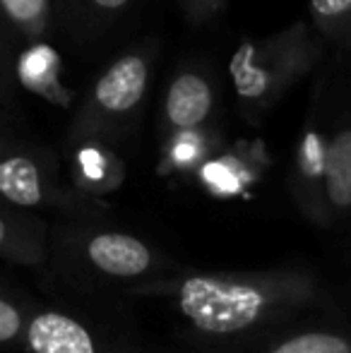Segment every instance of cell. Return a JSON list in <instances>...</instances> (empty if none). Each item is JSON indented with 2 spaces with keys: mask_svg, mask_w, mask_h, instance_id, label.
<instances>
[{
  "mask_svg": "<svg viewBox=\"0 0 351 353\" xmlns=\"http://www.w3.org/2000/svg\"><path fill=\"white\" fill-rule=\"evenodd\" d=\"M174 303L205 336H241L296 305V279L195 274L176 281Z\"/></svg>",
  "mask_w": 351,
  "mask_h": 353,
  "instance_id": "1",
  "label": "cell"
},
{
  "mask_svg": "<svg viewBox=\"0 0 351 353\" xmlns=\"http://www.w3.org/2000/svg\"><path fill=\"white\" fill-rule=\"evenodd\" d=\"M318 58L320 41L310 24L294 22L279 34L241 43L229 61V74L250 111H267L313 70Z\"/></svg>",
  "mask_w": 351,
  "mask_h": 353,
  "instance_id": "2",
  "label": "cell"
},
{
  "mask_svg": "<svg viewBox=\"0 0 351 353\" xmlns=\"http://www.w3.org/2000/svg\"><path fill=\"white\" fill-rule=\"evenodd\" d=\"M152 58L147 51H130L111 63L97 82L92 84L87 99L77 108L68 130L72 144L99 142L116 137L135 121L150 87Z\"/></svg>",
  "mask_w": 351,
  "mask_h": 353,
  "instance_id": "3",
  "label": "cell"
},
{
  "mask_svg": "<svg viewBox=\"0 0 351 353\" xmlns=\"http://www.w3.org/2000/svg\"><path fill=\"white\" fill-rule=\"evenodd\" d=\"M0 200L24 212L56 210L70 216L92 212L85 192L61 183L51 152L19 140L0 154Z\"/></svg>",
  "mask_w": 351,
  "mask_h": 353,
  "instance_id": "4",
  "label": "cell"
},
{
  "mask_svg": "<svg viewBox=\"0 0 351 353\" xmlns=\"http://www.w3.org/2000/svg\"><path fill=\"white\" fill-rule=\"evenodd\" d=\"M24 353H121L97 327L70 310L34 303L27 317L22 344Z\"/></svg>",
  "mask_w": 351,
  "mask_h": 353,
  "instance_id": "5",
  "label": "cell"
},
{
  "mask_svg": "<svg viewBox=\"0 0 351 353\" xmlns=\"http://www.w3.org/2000/svg\"><path fill=\"white\" fill-rule=\"evenodd\" d=\"M214 111V87L200 70H181L166 87L161 123L169 132L197 130Z\"/></svg>",
  "mask_w": 351,
  "mask_h": 353,
  "instance_id": "6",
  "label": "cell"
},
{
  "mask_svg": "<svg viewBox=\"0 0 351 353\" xmlns=\"http://www.w3.org/2000/svg\"><path fill=\"white\" fill-rule=\"evenodd\" d=\"M0 260L41 267L48 260V226L34 214L0 200Z\"/></svg>",
  "mask_w": 351,
  "mask_h": 353,
  "instance_id": "7",
  "label": "cell"
},
{
  "mask_svg": "<svg viewBox=\"0 0 351 353\" xmlns=\"http://www.w3.org/2000/svg\"><path fill=\"white\" fill-rule=\"evenodd\" d=\"M14 74H17V84L43 97L46 101H53L58 106L70 103L72 94L61 82V56L48 43H27V48L17 53Z\"/></svg>",
  "mask_w": 351,
  "mask_h": 353,
  "instance_id": "8",
  "label": "cell"
},
{
  "mask_svg": "<svg viewBox=\"0 0 351 353\" xmlns=\"http://www.w3.org/2000/svg\"><path fill=\"white\" fill-rule=\"evenodd\" d=\"M323 197L328 210L351 212V125L334 130L325 144Z\"/></svg>",
  "mask_w": 351,
  "mask_h": 353,
  "instance_id": "9",
  "label": "cell"
},
{
  "mask_svg": "<svg viewBox=\"0 0 351 353\" xmlns=\"http://www.w3.org/2000/svg\"><path fill=\"white\" fill-rule=\"evenodd\" d=\"M0 19L27 43L43 41L53 22L51 0H0Z\"/></svg>",
  "mask_w": 351,
  "mask_h": 353,
  "instance_id": "10",
  "label": "cell"
},
{
  "mask_svg": "<svg viewBox=\"0 0 351 353\" xmlns=\"http://www.w3.org/2000/svg\"><path fill=\"white\" fill-rule=\"evenodd\" d=\"M34 298L0 276V351H19Z\"/></svg>",
  "mask_w": 351,
  "mask_h": 353,
  "instance_id": "11",
  "label": "cell"
},
{
  "mask_svg": "<svg viewBox=\"0 0 351 353\" xmlns=\"http://www.w3.org/2000/svg\"><path fill=\"white\" fill-rule=\"evenodd\" d=\"M265 353H351V339L339 332L310 330L286 336Z\"/></svg>",
  "mask_w": 351,
  "mask_h": 353,
  "instance_id": "12",
  "label": "cell"
},
{
  "mask_svg": "<svg viewBox=\"0 0 351 353\" xmlns=\"http://www.w3.org/2000/svg\"><path fill=\"white\" fill-rule=\"evenodd\" d=\"M14 34L0 19V113H12L17 108V51Z\"/></svg>",
  "mask_w": 351,
  "mask_h": 353,
  "instance_id": "13",
  "label": "cell"
},
{
  "mask_svg": "<svg viewBox=\"0 0 351 353\" xmlns=\"http://www.w3.org/2000/svg\"><path fill=\"white\" fill-rule=\"evenodd\" d=\"M310 17L325 37L342 34L351 27V0H310Z\"/></svg>",
  "mask_w": 351,
  "mask_h": 353,
  "instance_id": "14",
  "label": "cell"
},
{
  "mask_svg": "<svg viewBox=\"0 0 351 353\" xmlns=\"http://www.w3.org/2000/svg\"><path fill=\"white\" fill-rule=\"evenodd\" d=\"M226 3L229 0H178V8L192 27H205L217 14L224 12Z\"/></svg>",
  "mask_w": 351,
  "mask_h": 353,
  "instance_id": "15",
  "label": "cell"
},
{
  "mask_svg": "<svg viewBox=\"0 0 351 353\" xmlns=\"http://www.w3.org/2000/svg\"><path fill=\"white\" fill-rule=\"evenodd\" d=\"M130 0H85V5L97 14H116L121 12Z\"/></svg>",
  "mask_w": 351,
  "mask_h": 353,
  "instance_id": "16",
  "label": "cell"
},
{
  "mask_svg": "<svg viewBox=\"0 0 351 353\" xmlns=\"http://www.w3.org/2000/svg\"><path fill=\"white\" fill-rule=\"evenodd\" d=\"M14 142H17V137H12V135H8L5 130H0V154H3L5 149L12 147Z\"/></svg>",
  "mask_w": 351,
  "mask_h": 353,
  "instance_id": "17",
  "label": "cell"
}]
</instances>
